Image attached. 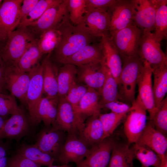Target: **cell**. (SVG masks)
Returning a JSON list of instances; mask_svg holds the SVG:
<instances>
[{"instance_id": "obj_30", "label": "cell", "mask_w": 167, "mask_h": 167, "mask_svg": "<svg viewBox=\"0 0 167 167\" xmlns=\"http://www.w3.org/2000/svg\"><path fill=\"white\" fill-rule=\"evenodd\" d=\"M99 96L97 91L88 87L79 103L80 112L84 119L87 117H99L102 108L99 101Z\"/></svg>"}, {"instance_id": "obj_32", "label": "cell", "mask_w": 167, "mask_h": 167, "mask_svg": "<svg viewBox=\"0 0 167 167\" xmlns=\"http://www.w3.org/2000/svg\"><path fill=\"white\" fill-rule=\"evenodd\" d=\"M77 68L76 66L66 64L60 68L57 77L58 99L65 98L69 90L76 82Z\"/></svg>"}, {"instance_id": "obj_1", "label": "cell", "mask_w": 167, "mask_h": 167, "mask_svg": "<svg viewBox=\"0 0 167 167\" xmlns=\"http://www.w3.org/2000/svg\"><path fill=\"white\" fill-rule=\"evenodd\" d=\"M61 35L59 44L55 49L56 60L60 63L85 46L90 44L95 37L82 23L77 25L70 22L69 14L58 26Z\"/></svg>"}, {"instance_id": "obj_46", "label": "cell", "mask_w": 167, "mask_h": 167, "mask_svg": "<svg viewBox=\"0 0 167 167\" xmlns=\"http://www.w3.org/2000/svg\"><path fill=\"white\" fill-rule=\"evenodd\" d=\"M39 0H24L22 1L20 9V23L24 17L32 11Z\"/></svg>"}, {"instance_id": "obj_25", "label": "cell", "mask_w": 167, "mask_h": 167, "mask_svg": "<svg viewBox=\"0 0 167 167\" xmlns=\"http://www.w3.org/2000/svg\"><path fill=\"white\" fill-rule=\"evenodd\" d=\"M86 123L78 137L91 147L104 139L103 126L99 117L92 116Z\"/></svg>"}, {"instance_id": "obj_51", "label": "cell", "mask_w": 167, "mask_h": 167, "mask_svg": "<svg viewBox=\"0 0 167 167\" xmlns=\"http://www.w3.org/2000/svg\"><path fill=\"white\" fill-rule=\"evenodd\" d=\"M76 165V167H89L81 162H80L79 164H77Z\"/></svg>"}, {"instance_id": "obj_3", "label": "cell", "mask_w": 167, "mask_h": 167, "mask_svg": "<svg viewBox=\"0 0 167 167\" xmlns=\"http://www.w3.org/2000/svg\"><path fill=\"white\" fill-rule=\"evenodd\" d=\"M36 39L26 28L19 27L9 35L1 52L6 65L17 66L18 62L31 43Z\"/></svg>"}, {"instance_id": "obj_39", "label": "cell", "mask_w": 167, "mask_h": 167, "mask_svg": "<svg viewBox=\"0 0 167 167\" xmlns=\"http://www.w3.org/2000/svg\"><path fill=\"white\" fill-rule=\"evenodd\" d=\"M127 113H117L111 112L100 114L99 118L103 126L104 139L113 133L121 121L125 118Z\"/></svg>"}, {"instance_id": "obj_21", "label": "cell", "mask_w": 167, "mask_h": 167, "mask_svg": "<svg viewBox=\"0 0 167 167\" xmlns=\"http://www.w3.org/2000/svg\"><path fill=\"white\" fill-rule=\"evenodd\" d=\"M58 99L56 117L51 129L76 134L75 132H77L75 128V117L71 105L65 98Z\"/></svg>"}, {"instance_id": "obj_9", "label": "cell", "mask_w": 167, "mask_h": 167, "mask_svg": "<svg viewBox=\"0 0 167 167\" xmlns=\"http://www.w3.org/2000/svg\"><path fill=\"white\" fill-rule=\"evenodd\" d=\"M22 0H4L0 6V41L7 40L20 23Z\"/></svg>"}, {"instance_id": "obj_26", "label": "cell", "mask_w": 167, "mask_h": 167, "mask_svg": "<svg viewBox=\"0 0 167 167\" xmlns=\"http://www.w3.org/2000/svg\"><path fill=\"white\" fill-rule=\"evenodd\" d=\"M88 87L79 84L75 82L69 90L65 98L71 105L75 117V128L78 134L81 132L84 127V119L80 112L79 103L87 92Z\"/></svg>"}, {"instance_id": "obj_10", "label": "cell", "mask_w": 167, "mask_h": 167, "mask_svg": "<svg viewBox=\"0 0 167 167\" xmlns=\"http://www.w3.org/2000/svg\"><path fill=\"white\" fill-rule=\"evenodd\" d=\"M134 13V24L143 31L154 30L155 16L162 0H132Z\"/></svg>"}, {"instance_id": "obj_5", "label": "cell", "mask_w": 167, "mask_h": 167, "mask_svg": "<svg viewBox=\"0 0 167 167\" xmlns=\"http://www.w3.org/2000/svg\"><path fill=\"white\" fill-rule=\"evenodd\" d=\"M143 30L134 24L109 34L121 59L139 55Z\"/></svg>"}, {"instance_id": "obj_37", "label": "cell", "mask_w": 167, "mask_h": 167, "mask_svg": "<svg viewBox=\"0 0 167 167\" xmlns=\"http://www.w3.org/2000/svg\"><path fill=\"white\" fill-rule=\"evenodd\" d=\"M154 37L159 42L167 36V0H162L157 8L155 18Z\"/></svg>"}, {"instance_id": "obj_14", "label": "cell", "mask_w": 167, "mask_h": 167, "mask_svg": "<svg viewBox=\"0 0 167 167\" xmlns=\"http://www.w3.org/2000/svg\"><path fill=\"white\" fill-rule=\"evenodd\" d=\"M31 124L30 118L19 108L5 121L0 131V140L8 139L19 140L28 133Z\"/></svg>"}, {"instance_id": "obj_35", "label": "cell", "mask_w": 167, "mask_h": 167, "mask_svg": "<svg viewBox=\"0 0 167 167\" xmlns=\"http://www.w3.org/2000/svg\"><path fill=\"white\" fill-rule=\"evenodd\" d=\"M135 158L138 159L144 167H160L161 160L155 152L146 146L136 143L131 148Z\"/></svg>"}, {"instance_id": "obj_42", "label": "cell", "mask_w": 167, "mask_h": 167, "mask_svg": "<svg viewBox=\"0 0 167 167\" xmlns=\"http://www.w3.org/2000/svg\"><path fill=\"white\" fill-rule=\"evenodd\" d=\"M19 109L14 96L11 94H0V116L5 117L12 115Z\"/></svg>"}, {"instance_id": "obj_53", "label": "cell", "mask_w": 167, "mask_h": 167, "mask_svg": "<svg viewBox=\"0 0 167 167\" xmlns=\"http://www.w3.org/2000/svg\"><path fill=\"white\" fill-rule=\"evenodd\" d=\"M5 45V44H4L3 43L0 41V52H1V51Z\"/></svg>"}, {"instance_id": "obj_11", "label": "cell", "mask_w": 167, "mask_h": 167, "mask_svg": "<svg viewBox=\"0 0 167 167\" xmlns=\"http://www.w3.org/2000/svg\"><path fill=\"white\" fill-rule=\"evenodd\" d=\"M108 12L110 19L109 34L134 24V10L132 0H116Z\"/></svg>"}, {"instance_id": "obj_17", "label": "cell", "mask_w": 167, "mask_h": 167, "mask_svg": "<svg viewBox=\"0 0 167 167\" xmlns=\"http://www.w3.org/2000/svg\"><path fill=\"white\" fill-rule=\"evenodd\" d=\"M81 23L95 38L109 35L110 15L107 11L91 9L87 11Z\"/></svg>"}, {"instance_id": "obj_45", "label": "cell", "mask_w": 167, "mask_h": 167, "mask_svg": "<svg viewBox=\"0 0 167 167\" xmlns=\"http://www.w3.org/2000/svg\"><path fill=\"white\" fill-rule=\"evenodd\" d=\"M103 106L110 109L111 112L117 113H127L130 108L127 104L118 101L106 103L103 105L102 107Z\"/></svg>"}, {"instance_id": "obj_20", "label": "cell", "mask_w": 167, "mask_h": 167, "mask_svg": "<svg viewBox=\"0 0 167 167\" xmlns=\"http://www.w3.org/2000/svg\"><path fill=\"white\" fill-rule=\"evenodd\" d=\"M103 55L100 43L89 44L62 60L60 63L69 64L78 67L101 63Z\"/></svg>"}, {"instance_id": "obj_33", "label": "cell", "mask_w": 167, "mask_h": 167, "mask_svg": "<svg viewBox=\"0 0 167 167\" xmlns=\"http://www.w3.org/2000/svg\"><path fill=\"white\" fill-rule=\"evenodd\" d=\"M17 153L40 166H51L55 160L52 157L42 152L35 144H23L19 148Z\"/></svg>"}, {"instance_id": "obj_34", "label": "cell", "mask_w": 167, "mask_h": 167, "mask_svg": "<svg viewBox=\"0 0 167 167\" xmlns=\"http://www.w3.org/2000/svg\"><path fill=\"white\" fill-rule=\"evenodd\" d=\"M37 39L31 43L18 62L17 66L23 72L28 73L38 63L43 55L38 47Z\"/></svg>"}, {"instance_id": "obj_43", "label": "cell", "mask_w": 167, "mask_h": 167, "mask_svg": "<svg viewBox=\"0 0 167 167\" xmlns=\"http://www.w3.org/2000/svg\"><path fill=\"white\" fill-rule=\"evenodd\" d=\"M6 167H41V166L17 153L7 158Z\"/></svg>"}, {"instance_id": "obj_50", "label": "cell", "mask_w": 167, "mask_h": 167, "mask_svg": "<svg viewBox=\"0 0 167 167\" xmlns=\"http://www.w3.org/2000/svg\"><path fill=\"white\" fill-rule=\"evenodd\" d=\"M162 162L160 167H167V157L161 160Z\"/></svg>"}, {"instance_id": "obj_55", "label": "cell", "mask_w": 167, "mask_h": 167, "mask_svg": "<svg viewBox=\"0 0 167 167\" xmlns=\"http://www.w3.org/2000/svg\"><path fill=\"white\" fill-rule=\"evenodd\" d=\"M143 167V166H142V167Z\"/></svg>"}, {"instance_id": "obj_15", "label": "cell", "mask_w": 167, "mask_h": 167, "mask_svg": "<svg viewBox=\"0 0 167 167\" xmlns=\"http://www.w3.org/2000/svg\"><path fill=\"white\" fill-rule=\"evenodd\" d=\"M152 69L150 65L146 61H143V67L138 80V95L147 111L149 115L151 121L156 109L154 100L152 75Z\"/></svg>"}, {"instance_id": "obj_40", "label": "cell", "mask_w": 167, "mask_h": 167, "mask_svg": "<svg viewBox=\"0 0 167 167\" xmlns=\"http://www.w3.org/2000/svg\"><path fill=\"white\" fill-rule=\"evenodd\" d=\"M157 130L165 136L167 133V98L161 103L152 120L150 121Z\"/></svg>"}, {"instance_id": "obj_44", "label": "cell", "mask_w": 167, "mask_h": 167, "mask_svg": "<svg viewBox=\"0 0 167 167\" xmlns=\"http://www.w3.org/2000/svg\"><path fill=\"white\" fill-rule=\"evenodd\" d=\"M116 0H85L87 11L98 10L107 11Z\"/></svg>"}, {"instance_id": "obj_29", "label": "cell", "mask_w": 167, "mask_h": 167, "mask_svg": "<svg viewBox=\"0 0 167 167\" xmlns=\"http://www.w3.org/2000/svg\"><path fill=\"white\" fill-rule=\"evenodd\" d=\"M101 64L105 74L104 82L100 93L101 97L100 102L102 106L104 104L118 101L119 97L118 84L103 58Z\"/></svg>"}, {"instance_id": "obj_16", "label": "cell", "mask_w": 167, "mask_h": 167, "mask_svg": "<svg viewBox=\"0 0 167 167\" xmlns=\"http://www.w3.org/2000/svg\"><path fill=\"white\" fill-rule=\"evenodd\" d=\"M64 132L51 128L44 129L38 134L34 144L43 152L57 159L66 138Z\"/></svg>"}, {"instance_id": "obj_52", "label": "cell", "mask_w": 167, "mask_h": 167, "mask_svg": "<svg viewBox=\"0 0 167 167\" xmlns=\"http://www.w3.org/2000/svg\"><path fill=\"white\" fill-rule=\"evenodd\" d=\"M48 167H71V166L67 165H62L60 166H51Z\"/></svg>"}, {"instance_id": "obj_24", "label": "cell", "mask_w": 167, "mask_h": 167, "mask_svg": "<svg viewBox=\"0 0 167 167\" xmlns=\"http://www.w3.org/2000/svg\"><path fill=\"white\" fill-rule=\"evenodd\" d=\"M43 94L50 98L58 97V71L49 59V55L42 61Z\"/></svg>"}, {"instance_id": "obj_49", "label": "cell", "mask_w": 167, "mask_h": 167, "mask_svg": "<svg viewBox=\"0 0 167 167\" xmlns=\"http://www.w3.org/2000/svg\"><path fill=\"white\" fill-rule=\"evenodd\" d=\"M5 117L0 116V131L2 128L5 121L6 120L5 119Z\"/></svg>"}, {"instance_id": "obj_12", "label": "cell", "mask_w": 167, "mask_h": 167, "mask_svg": "<svg viewBox=\"0 0 167 167\" xmlns=\"http://www.w3.org/2000/svg\"><path fill=\"white\" fill-rule=\"evenodd\" d=\"M6 66L5 88L11 94L26 105V94L30 80L28 73L23 72L16 66Z\"/></svg>"}, {"instance_id": "obj_54", "label": "cell", "mask_w": 167, "mask_h": 167, "mask_svg": "<svg viewBox=\"0 0 167 167\" xmlns=\"http://www.w3.org/2000/svg\"><path fill=\"white\" fill-rule=\"evenodd\" d=\"M3 90L2 88L0 86V94L2 93Z\"/></svg>"}, {"instance_id": "obj_7", "label": "cell", "mask_w": 167, "mask_h": 167, "mask_svg": "<svg viewBox=\"0 0 167 167\" xmlns=\"http://www.w3.org/2000/svg\"><path fill=\"white\" fill-rule=\"evenodd\" d=\"M68 0H63L60 4L47 9L37 20L26 28L35 36H39L44 32L56 28L68 14Z\"/></svg>"}, {"instance_id": "obj_41", "label": "cell", "mask_w": 167, "mask_h": 167, "mask_svg": "<svg viewBox=\"0 0 167 167\" xmlns=\"http://www.w3.org/2000/svg\"><path fill=\"white\" fill-rule=\"evenodd\" d=\"M67 5L71 22L74 25L81 23L87 12L85 0H68Z\"/></svg>"}, {"instance_id": "obj_36", "label": "cell", "mask_w": 167, "mask_h": 167, "mask_svg": "<svg viewBox=\"0 0 167 167\" xmlns=\"http://www.w3.org/2000/svg\"><path fill=\"white\" fill-rule=\"evenodd\" d=\"M61 37V33L58 27L46 30L41 34L37 39V42L42 53L49 54L55 50L59 44Z\"/></svg>"}, {"instance_id": "obj_2", "label": "cell", "mask_w": 167, "mask_h": 167, "mask_svg": "<svg viewBox=\"0 0 167 167\" xmlns=\"http://www.w3.org/2000/svg\"><path fill=\"white\" fill-rule=\"evenodd\" d=\"M122 67L118 82L119 96L131 102L135 100V87L143 67L139 55L122 58Z\"/></svg>"}, {"instance_id": "obj_6", "label": "cell", "mask_w": 167, "mask_h": 167, "mask_svg": "<svg viewBox=\"0 0 167 167\" xmlns=\"http://www.w3.org/2000/svg\"><path fill=\"white\" fill-rule=\"evenodd\" d=\"M43 72L41 64L38 63L28 72L30 80L26 94V106L33 125L38 124L37 109L43 94Z\"/></svg>"}, {"instance_id": "obj_18", "label": "cell", "mask_w": 167, "mask_h": 167, "mask_svg": "<svg viewBox=\"0 0 167 167\" xmlns=\"http://www.w3.org/2000/svg\"><path fill=\"white\" fill-rule=\"evenodd\" d=\"M110 136L90 148L89 154L81 162L89 167H106L115 141Z\"/></svg>"}, {"instance_id": "obj_13", "label": "cell", "mask_w": 167, "mask_h": 167, "mask_svg": "<svg viewBox=\"0 0 167 167\" xmlns=\"http://www.w3.org/2000/svg\"><path fill=\"white\" fill-rule=\"evenodd\" d=\"M89 152L90 148L76 135L68 133L57 160L62 165L71 162L77 165L82 162Z\"/></svg>"}, {"instance_id": "obj_23", "label": "cell", "mask_w": 167, "mask_h": 167, "mask_svg": "<svg viewBox=\"0 0 167 167\" xmlns=\"http://www.w3.org/2000/svg\"><path fill=\"white\" fill-rule=\"evenodd\" d=\"M78 67V79L85 84L88 87L96 90L100 94L105 79V74L101 63Z\"/></svg>"}, {"instance_id": "obj_19", "label": "cell", "mask_w": 167, "mask_h": 167, "mask_svg": "<svg viewBox=\"0 0 167 167\" xmlns=\"http://www.w3.org/2000/svg\"><path fill=\"white\" fill-rule=\"evenodd\" d=\"M136 143L148 147L157 154L161 160L167 157V137L156 130L150 121L147 123Z\"/></svg>"}, {"instance_id": "obj_27", "label": "cell", "mask_w": 167, "mask_h": 167, "mask_svg": "<svg viewBox=\"0 0 167 167\" xmlns=\"http://www.w3.org/2000/svg\"><path fill=\"white\" fill-rule=\"evenodd\" d=\"M134 158L133 151L128 143H118L115 141L108 167H133Z\"/></svg>"}, {"instance_id": "obj_22", "label": "cell", "mask_w": 167, "mask_h": 167, "mask_svg": "<svg viewBox=\"0 0 167 167\" xmlns=\"http://www.w3.org/2000/svg\"><path fill=\"white\" fill-rule=\"evenodd\" d=\"M100 43L105 62L118 84L122 67L121 57L109 34L102 37Z\"/></svg>"}, {"instance_id": "obj_48", "label": "cell", "mask_w": 167, "mask_h": 167, "mask_svg": "<svg viewBox=\"0 0 167 167\" xmlns=\"http://www.w3.org/2000/svg\"><path fill=\"white\" fill-rule=\"evenodd\" d=\"M6 67L0 52V86L3 89L5 88V75Z\"/></svg>"}, {"instance_id": "obj_31", "label": "cell", "mask_w": 167, "mask_h": 167, "mask_svg": "<svg viewBox=\"0 0 167 167\" xmlns=\"http://www.w3.org/2000/svg\"><path fill=\"white\" fill-rule=\"evenodd\" d=\"M58 98H50L42 97L40 101L37 110L38 124L42 121L49 127L54 123L57 111Z\"/></svg>"}, {"instance_id": "obj_38", "label": "cell", "mask_w": 167, "mask_h": 167, "mask_svg": "<svg viewBox=\"0 0 167 167\" xmlns=\"http://www.w3.org/2000/svg\"><path fill=\"white\" fill-rule=\"evenodd\" d=\"M63 0H39L32 11L21 21L19 27L25 28L38 19L48 8L60 4Z\"/></svg>"}, {"instance_id": "obj_28", "label": "cell", "mask_w": 167, "mask_h": 167, "mask_svg": "<svg viewBox=\"0 0 167 167\" xmlns=\"http://www.w3.org/2000/svg\"><path fill=\"white\" fill-rule=\"evenodd\" d=\"M152 69V90L156 111L167 92V62Z\"/></svg>"}, {"instance_id": "obj_47", "label": "cell", "mask_w": 167, "mask_h": 167, "mask_svg": "<svg viewBox=\"0 0 167 167\" xmlns=\"http://www.w3.org/2000/svg\"><path fill=\"white\" fill-rule=\"evenodd\" d=\"M7 147L6 143L0 140V167H6L7 158L6 156Z\"/></svg>"}, {"instance_id": "obj_4", "label": "cell", "mask_w": 167, "mask_h": 167, "mask_svg": "<svg viewBox=\"0 0 167 167\" xmlns=\"http://www.w3.org/2000/svg\"><path fill=\"white\" fill-rule=\"evenodd\" d=\"M131 104L123 123L128 144L136 142L147 124V110L138 95Z\"/></svg>"}, {"instance_id": "obj_8", "label": "cell", "mask_w": 167, "mask_h": 167, "mask_svg": "<svg viewBox=\"0 0 167 167\" xmlns=\"http://www.w3.org/2000/svg\"><path fill=\"white\" fill-rule=\"evenodd\" d=\"M138 54L143 62L146 61L152 69L167 62V56L161 49L160 42L151 32L143 31Z\"/></svg>"}]
</instances>
